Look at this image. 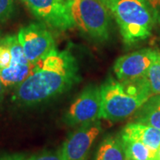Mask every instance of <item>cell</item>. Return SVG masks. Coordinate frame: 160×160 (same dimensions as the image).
<instances>
[{
	"label": "cell",
	"mask_w": 160,
	"mask_h": 160,
	"mask_svg": "<svg viewBox=\"0 0 160 160\" xmlns=\"http://www.w3.org/2000/svg\"><path fill=\"white\" fill-rule=\"evenodd\" d=\"M78 62L69 50L54 49L36 63L29 77L18 85L12 101L34 106L69 90L80 81Z\"/></svg>",
	"instance_id": "6da1fadb"
},
{
	"label": "cell",
	"mask_w": 160,
	"mask_h": 160,
	"mask_svg": "<svg viewBox=\"0 0 160 160\" xmlns=\"http://www.w3.org/2000/svg\"><path fill=\"white\" fill-rule=\"evenodd\" d=\"M101 118L112 122L130 117L152 95L145 76L118 81L107 80L101 86Z\"/></svg>",
	"instance_id": "7a4b0ae2"
},
{
	"label": "cell",
	"mask_w": 160,
	"mask_h": 160,
	"mask_svg": "<svg viewBox=\"0 0 160 160\" xmlns=\"http://www.w3.org/2000/svg\"><path fill=\"white\" fill-rule=\"evenodd\" d=\"M113 15L126 46H132L151 35L155 20L143 0H103Z\"/></svg>",
	"instance_id": "3957f363"
},
{
	"label": "cell",
	"mask_w": 160,
	"mask_h": 160,
	"mask_svg": "<svg viewBox=\"0 0 160 160\" xmlns=\"http://www.w3.org/2000/svg\"><path fill=\"white\" fill-rule=\"evenodd\" d=\"M76 26L92 39L109 38L110 16L103 0H68Z\"/></svg>",
	"instance_id": "277c9868"
},
{
	"label": "cell",
	"mask_w": 160,
	"mask_h": 160,
	"mask_svg": "<svg viewBox=\"0 0 160 160\" xmlns=\"http://www.w3.org/2000/svg\"><path fill=\"white\" fill-rule=\"evenodd\" d=\"M23 3L44 24L59 31L76 26L68 0H22Z\"/></svg>",
	"instance_id": "5b68a950"
},
{
	"label": "cell",
	"mask_w": 160,
	"mask_h": 160,
	"mask_svg": "<svg viewBox=\"0 0 160 160\" xmlns=\"http://www.w3.org/2000/svg\"><path fill=\"white\" fill-rule=\"evenodd\" d=\"M101 86H88L70 105L64 121L70 126H83L93 124L101 118Z\"/></svg>",
	"instance_id": "8992f818"
},
{
	"label": "cell",
	"mask_w": 160,
	"mask_h": 160,
	"mask_svg": "<svg viewBox=\"0 0 160 160\" xmlns=\"http://www.w3.org/2000/svg\"><path fill=\"white\" fill-rule=\"evenodd\" d=\"M17 37L27 60L33 64L56 49L52 36L43 22H33L23 27Z\"/></svg>",
	"instance_id": "52a82bcc"
},
{
	"label": "cell",
	"mask_w": 160,
	"mask_h": 160,
	"mask_svg": "<svg viewBox=\"0 0 160 160\" xmlns=\"http://www.w3.org/2000/svg\"><path fill=\"white\" fill-rule=\"evenodd\" d=\"M102 132L100 124L79 126L66 139L60 149L62 160H87L94 141Z\"/></svg>",
	"instance_id": "ba28073f"
},
{
	"label": "cell",
	"mask_w": 160,
	"mask_h": 160,
	"mask_svg": "<svg viewBox=\"0 0 160 160\" xmlns=\"http://www.w3.org/2000/svg\"><path fill=\"white\" fill-rule=\"evenodd\" d=\"M159 55V51L145 48L120 56L113 66L115 75L118 80L142 77Z\"/></svg>",
	"instance_id": "9c48e42d"
},
{
	"label": "cell",
	"mask_w": 160,
	"mask_h": 160,
	"mask_svg": "<svg viewBox=\"0 0 160 160\" xmlns=\"http://www.w3.org/2000/svg\"><path fill=\"white\" fill-rule=\"evenodd\" d=\"M123 137L135 139L155 150L160 147V130L142 123H130L121 132Z\"/></svg>",
	"instance_id": "30bf717a"
},
{
	"label": "cell",
	"mask_w": 160,
	"mask_h": 160,
	"mask_svg": "<svg viewBox=\"0 0 160 160\" xmlns=\"http://www.w3.org/2000/svg\"><path fill=\"white\" fill-rule=\"evenodd\" d=\"M126 160H159L158 149L155 150L142 142L127 137H120Z\"/></svg>",
	"instance_id": "8fae6325"
},
{
	"label": "cell",
	"mask_w": 160,
	"mask_h": 160,
	"mask_svg": "<svg viewBox=\"0 0 160 160\" xmlns=\"http://www.w3.org/2000/svg\"><path fill=\"white\" fill-rule=\"evenodd\" d=\"M36 64H18L10 65L6 69H0V80L5 87L20 85L29 77L35 69Z\"/></svg>",
	"instance_id": "7c38bea8"
},
{
	"label": "cell",
	"mask_w": 160,
	"mask_h": 160,
	"mask_svg": "<svg viewBox=\"0 0 160 160\" xmlns=\"http://www.w3.org/2000/svg\"><path fill=\"white\" fill-rule=\"evenodd\" d=\"M94 160H126V155L121 140L108 136L99 146Z\"/></svg>",
	"instance_id": "4fadbf2b"
},
{
	"label": "cell",
	"mask_w": 160,
	"mask_h": 160,
	"mask_svg": "<svg viewBox=\"0 0 160 160\" xmlns=\"http://www.w3.org/2000/svg\"><path fill=\"white\" fill-rule=\"evenodd\" d=\"M142 107L136 122L160 130V94L149 99Z\"/></svg>",
	"instance_id": "5bb4252c"
},
{
	"label": "cell",
	"mask_w": 160,
	"mask_h": 160,
	"mask_svg": "<svg viewBox=\"0 0 160 160\" xmlns=\"http://www.w3.org/2000/svg\"><path fill=\"white\" fill-rule=\"evenodd\" d=\"M8 46L10 48L12 56L11 65H18V64H28L30 63L27 60L24 54L23 48L20 41L18 39L17 35H10L6 37Z\"/></svg>",
	"instance_id": "9a60e30c"
},
{
	"label": "cell",
	"mask_w": 160,
	"mask_h": 160,
	"mask_svg": "<svg viewBox=\"0 0 160 160\" xmlns=\"http://www.w3.org/2000/svg\"><path fill=\"white\" fill-rule=\"evenodd\" d=\"M144 76L149 81L152 95L160 94V55L149 66Z\"/></svg>",
	"instance_id": "2e32d148"
},
{
	"label": "cell",
	"mask_w": 160,
	"mask_h": 160,
	"mask_svg": "<svg viewBox=\"0 0 160 160\" xmlns=\"http://www.w3.org/2000/svg\"><path fill=\"white\" fill-rule=\"evenodd\" d=\"M12 56L6 37L0 39V69H6L11 65Z\"/></svg>",
	"instance_id": "e0dca14e"
},
{
	"label": "cell",
	"mask_w": 160,
	"mask_h": 160,
	"mask_svg": "<svg viewBox=\"0 0 160 160\" xmlns=\"http://www.w3.org/2000/svg\"><path fill=\"white\" fill-rule=\"evenodd\" d=\"M15 0H0V22L11 17L14 10Z\"/></svg>",
	"instance_id": "ac0fdd59"
},
{
	"label": "cell",
	"mask_w": 160,
	"mask_h": 160,
	"mask_svg": "<svg viewBox=\"0 0 160 160\" xmlns=\"http://www.w3.org/2000/svg\"><path fill=\"white\" fill-rule=\"evenodd\" d=\"M149 7L155 22L160 24V0H143Z\"/></svg>",
	"instance_id": "d6986e66"
},
{
	"label": "cell",
	"mask_w": 160,
	"mask_h": 160,
	"mask_svg": "<svg viewBox=\"0 0 160 160\" xmlns=\"http://www.w3.org/2000/svg\"><path fill=\"white\" fill-rule=\"evenodd\" d=\"M27 160H62L60 150L56 152H43L40 154H37L30 157Z\"/></svg>",
	"instance_id": "ffe728a7"
},
{
	"label": "cell",
	"mask_w": 160,
	"mask_h": 160,
	"mask_svg": "<svg viewBox=\"0 0 160 160\" xmlns=\"http://www.w3.org/2000/svg\"><path fill=\"white\" fill-rule=\"evenodd\" d=\"M0 160H26L24 156L21 154H13V155H8L2 157Z\"/></svg>",
	"instance_id": "44dd1931"
},
{
	"label": "cell",
	"mask_w": 160,
	"mask_h": 160,
	"mask_svg": "<svg viewBox=\"0 0 160 160\" xmlns=\"http://www.w3.org/2000/svg\"><path fill=\"white\" fill-rule=\"evenodd\" d=\"M5 86L4 85L2 84V82H1V80H0V102L2 101V99H3V96H4V92H5Z\"/></svg>",
	"instance_id": "7402d4cb"
},
{
	"label": "cell",
	"mask_w": 160,
	"mask_h": 160,
	"mask_svg": "<svg viewBox=\"0 0 160 160\" xmlns=\"http://www.w3.org/2000/svg\"><path fill=\"white\" fill-rule=\"evenodd\" d=\"M158 158H159V160H160V147H159V149H158Z\"/></svg>",
	"instance_id": "603a6c76"
},
{
	"label": "cell",
	"mask_w": 160,
	"mask_h": 160,
	"mask_svg": "<svg viewBox=\"0 0 160 160\" xmlns=\"http://www.w3.org/2000/svg\"><path fill=\"white\" fill-rule=\"evenodd\" d=\"M0 39H1V38H0Z\"/></svg>",
	"instance_id": "cb8c5ba5"
}]
</instances>
